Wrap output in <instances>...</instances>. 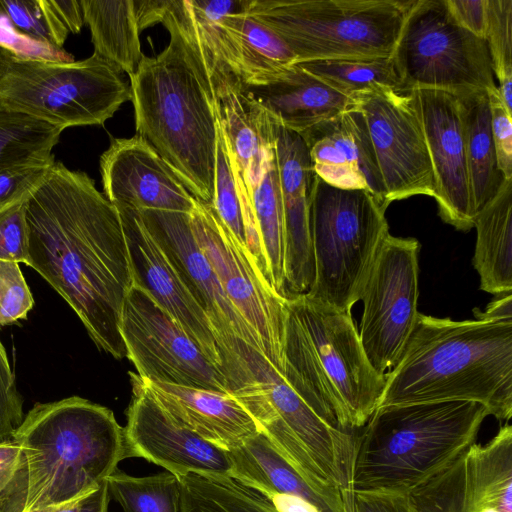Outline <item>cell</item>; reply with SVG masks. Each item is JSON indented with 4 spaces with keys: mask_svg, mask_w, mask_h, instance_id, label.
I'll use <instances>...</instances> for the list:
<instances>
[{
    "mask_svg": "<svg viewBox=\"0 0 512 512\" xmlns=\"http://www.w3.org/2000/svg\"><path fill=\"white\" fill-rule=\"evenodd\" d=\"M408 94L426 139L439 215L456 229L469 231L474 214L458 97L433 89H413Z\"/></svg>",
    "mask_w": 512,
    "mask_h": 512,
    "instance_id": "18",
    "label": "cell"
},
{
    "mask_svg": "<svg viewBox=\"0 0 512 512\" xmlns=\"http://www.w3.org/2000/svg\"><path fill=\"white\" fill-rule=\"evenodd\" d=\"M390 58L406 93L462 96L497 87L486 40L458 26L443 0H412Z\"/></svg>",
    "mask_w": 512,
    "mask_h": 512,
    "instance_id": "11",
    "label": "cell"
},
{
    "mask_svg": "<svg viewBox=\"0 0 512 512\" xmlns=\"http://www.w3.org/2000/svg\"><path fill=\"white\" fill-rule=\"evenodd\" d=\"M275 161L285 230V296L306 294L314 280L309 201L315 173L303 138L276 123Z\"/></svg>",
    "mask_w": 512,
    "mask_h": 512,
    "instance_id": "22",
    "label": "cell"
},
{
    "mask_svg": "<svg viewBox=\"0 0 512 512\" xmlns=\"http://www.w3.org/2000/svg\"><path fill=\"white\" fill-rule=\"evenodd\" d=\"M476 320H512V295H500V298L492 301L485 311L474 309Z\"/></svg>",
    "mask_w": 512,
    "mask_h": 512,
    "instance_id": "52",
    "label": "cell"
},
{
    "mask_svg": "<svg viewBox=\"0 0 512 512\" xmlns=\"http://www.w3.org/2000/svg\"><path fill=\"white\" fill-rule=\"evenodd\" d=\"M27 199L0 211V261L28 262Z\"/></svg>",
    "mask_w": 512,
    "mask_h": 512,
    "instance_id": "42",
    "label": "cell"
},
{
    "mask_svg": "<svg viewBox=\"0 0 512 512\" xmlns=\"http://www.w3.org/2000/svg\"><path fill=\"white\" fill-rule=\"evenodd\" d=\"M24 417L23 399L0 341V443L12 440Z\"/></svg>",
    "mask_w": 512,
    "mask_h": 512,
    "instance_id": "43",
    "label": "cell"
},
{
    "mask_svg": "<svg viewBox=\"0 0 512 512\" xmlns=\"http://www.w3.org/2000/svg\"><path fill=\"white\" fill-rule=\"evenodd\" d=\"M487 96L498 168L505 180H512V113L506 109L498 87L487 91Z\"/></svg>",
    "mask_w": 512,
    "mask_h": 512,
    "instance_id": "44",
    "label": "cell"
},
{
    "mask_svg": "<svg viewBox=\"0 0 512 512\" xmlns=\"http://www.w3.org/2000/svg\"><path fill=\"white\" fill-rule=\"evenodd\" d=\"M179 512H278L259 490L228 475L177 476Z\"/></svg>",
    "mask_w": 512,
    "mask_h": 512,
    "instance_id": "33",
    "label": "cell"
},
{
    "mask_svg": "<svg viewBox=\"0 0 512 512\" xmlns=\"http://www.w3.org/2000/svg\"><path fill=\"white\" fill-rule=\"evenodd\" d=\"M120 332L126 357L140 377L229 392L220 369L151 294L134 281L123 303Z\"/></svg>",
    "mask_w": 512,
    "mask_h": 512,
    "instance_id": "14",
    "label": "cell"
},
{
    "mask_svg": "<svg viewBox=\"0 0 512 512\" xmlns=\"http://www.w3.org/2000/svg\"><path fill=\"white\" fill-rule=\"evenodd\" d=\"M26 220L27 265L69 304L99 349L126 357L120 320L134 278L118 209L85 172L55 161L27 199Z\"/></svg>",
    "mask_w": 512,
    "mask_h": 512,
    "instance_id": "1",
    "label": "cell"
},
{
    "mask_svg": "<svg viewBox=\"0 0 512 512\" xmlns=\"http://www.w3.org/2000/svg\"><path fill=\"white\" fill-rule=\"evenodd\" d=\"M140 379L175 423L225 450L260 432L255 420L229 392Z\"/></svg>",
    "mask_w": 512,
    "mask_h": 512,
    "instance_id": "26",
    "label": "cell"
},
{
    "mask_svg": "<svg viewBox=\"0 0 512 512\" xmlns=\"http://www.w3.org/2000/svg\"><path fill=\"white\" fill-rule=\"evenodd\" d=\"M244 87L276 123L300 136L355 106L296 63L266 85Z\"/></svg>",
    "mask_w": 512,
    "mask_h": 512,
    "instance_id": "28",
    "label": "cell"
},
{
    "mask_svg": "<svg viewBox=\"0 0 512 512\" xmlns=\"http://www.w3.org/2000/svg\"><path fill=\"white\" fill-rule=\"evenodd\" d=\"M139 213L206 312L213 331L231 332L260 351L256 335L231 305L209 260L196 242L189 214L160 210Z\"/></svg>",
    "mask_w": 512,
    "mask_h": 512,
    "instance_id": "24",
    "label": "cell"
},
{
    "mask_svg": "<svg viewBox=\"0 0 512 512\" xmlns=\"http://www.w3.org/2000/svg\"><path fill=\"white\" fill-rule=\"evenodd\" d=\"M211 206L239 245L248 249L245 239L243 204L230 150L218 121L214 193Z\"/></svg>",
    "mask_w": 512,
    "mask_h": 512,
    "instance_id": "37",
    "label": "cell"
},
{
    "mask_svg": "<svg viewBox=\"0 0 512 512\" xmlns=\"http://www.w3.org/2000/svg\"><path fill=\"white\" fill-rule=\"evenodd\" d=\"M117 209L129 248L134 282L151 294L218 367L220 359L210 320L175 263L139 212Z\"/></svg>",
    "mask_w": 512,
    "mask_h": 512,
    "instance_id": "20",
    "label": "cell"
},
{
    "mask_svg": "<svg viewBox=\"0 0 512 512\" xmlns=\"http://www.w3.org/2000/svg\"><path fill=\"white\" fill-rule=\"evenodd\" d=\"M110 496L107 488V479L101 485L84 497L82 512H108Z\"/></svg>",
    "mask_w": 512,
    "mask_h": 512,
    "instance_id": "53",
    "label": "cell"
},
{
    "mask_svg": "<svg viewBox=\"0 0 512 512\" xmlns=\"http://www.w3.org/2000/svg\"><path fill=\"white\" fill-rule=\"evenodd\" d=\"M247 0H185L190 15L199 21L213 22L227 15L245 11Z\"/></svg>",
    "mask_w": 512,
    "mask_h": 512,
    "instance_id": "48",
    "label": "cell"
},
{
    "mask_svg": "<svg viewBox=\"0 0 512 512\" xmlns=\"http://www.w3.org/2000/svg\"><path fill=\"white\" fill-rule=\"evenodd\" d=\"M474 218L495 197L504 177L498 168L486 91L457 96Z\"/></svg>",
    "mask_w": 512,
    "mask_h": 512,
    "instance_id": "30",
    "label": "cell"
},
{
    "mask_svg": "<svg viewBox=\"0 0 512 512\" xmlns=\"http://www.w3.org/2000/svg\"><path fill=\"white\" fill-rule=\"evenodd\" d=\"M296 64L352 99L358 94L381 89L406 94L390 57L368 60H320Z\"/></svg>",
    "mask_w": 512,
    "mask_h": 512,
    "instance_id": "34",
    "label": "cell"
},
{
    "mask_svg": "<svg viewBox=\"0 0 512 512\" xmlns=\"http://www.w3.org/2000/svg\"><path fill=\"white\" fill-rule=\"evenodd\" d=\"M414 512H512V427L473 443L408 494Z\"/></svg>",
    "mask_w": 512,
    "mask_h": 512,
    "instance_id": "15",
    "label": "cell"
},
{
    "mask_svg": "<svg viewBox=\"0 0 512 512\" xmlns=\"http://www.w3.org/2000/svg\"><path fill=\"white\" fill-rule=\"evenodd\" d=\"M489 415L474 401L377 407L356 438L353 493L408 494L475 443Z\"/></svg>",
    "mask_w": 512,
    "mask_h": 512,
    "instance_id": "7",
    "label": "cell"
},
{
    "mask_svg": "<svg viewBox=\"0 0 512 512\" xmlns=\"http://www.w3.org/2000/svg\"><path fill=\"white\" fill-rule=\"evenodd\" d=\"M0 9L22 33L44 44L63 47L69 32L55 14L50 0H0Z\"/></svg>",
    "mask_w": 512,
    "mask_h": 512,
    "instance_id": "38",
    "label": "cell"
},
{
    "mask_svg": "<svg viewBox=\"0 0 512 512\" xmlns=\"http://www.w3.org/2000/svg\"><path fill=\"white\" fill-rule=\"evenodd\" d=\"M132 399L124 427L130 457L143 458L176 476L187 473L228 475V451L175 423L145 388L137 373L129 372Z\"/></svg>",
    "mask_w": 512,
    "mask_h": 512,
    "instance_id": "17",
    "label": "cell"
},
{
    "mask_svg": "<svg viewBox=\"0 0 512 512\" xmlns=\"http://www.w3.org/2000/svg\"><path fill=\"white\" fill-rule=\"evenodd\" d=\"M185 9L204 53L245 86L266 85L296 63L279 36L244 12L206 22L194 19Z\"/></svg>",
    "mask_w": 512,
    "mask_h": 512,
    "instance_id": "21",
    "label": "cell"
},
{
    "mask_svg": "<svg viewBox=\"0 0 512 512\" xmlns=\"http://www.w3.org/2000/svg\"><path fill=\"white\" fill-rule=\"evenodd\" d=\"M169 0H133L135 17L140 32L160 23Z\"/></svg>",
    "mask_w": 512,
    "mask_h": 512,
    "instance_id": "51",
    "label": "cell"
},
{
    "mask_svg": "<svg viewBox=\"0 0 512 512\" xmlns=\"http://www.w3.org/2000/svg\"><path fill=\"white\" fill-rule=\"evenodd\" d=\"M51 6L58 19L69 33L77 34L84 25V16L80 1L50 0Z\"/></svg>",
    "mask_w": 512,
    "mask_h": 512,
    "instance_id": "50",
    "label": "cell"
},
{
    "mask_svg": "<svg viewBox=\"0 0 512 512\" xmlns=\"http://www.w3.org/2000/svg\"><path fill=\"white\" fill-rule=\"evenodd\" d=\"M227 451L231 461L230 476L268 498L287 495L306 501L320 512H353V497L338 489L321 488L307 481L261 431Z\"/></svg>",
    "mask_w": 512,
    "mask_h": 512,
    "instance_id": "27",
    "label": "cell"
},
{
    "mask_svg": "<svg viewBox=\"0 0 512 512\" xmlns=\"http://www.w3.org/2000/svg\"><path fill=\"white\" fill-rule=\"evenodd\" d=\"M4 48L0 47V52L3 50Z\"/></svg>",
    "mask_w": 512,
    "mask_h": 512,
    "instance_id": "55",
    "label": "cell"
},
{
    "mask_svg": "<svg viewBox=\"0 0 512 512\" xmlns=\"http://www.w3.org/2000/svg\"><path fill=\"white\" fill-rule=\"evenodd\" d=\"M20 446L16 441L0 443V493L12 482L19 466Z\"/></svg>",
    "mask_w": 512,
    "mask_h": 512,
    "instance_id": "49",
    "label": "cell"
},
{
    "mask_svg": "<svg viewBox=\"0 0 512 512\" xmlns=\"http://www.w3.org/2000/svg\"><path fill=\"white\" fill-rule=\"evenodd\" d=\"M412 0H247L296 63L391 56Z\"/></svg>",
    "mask_w": 512,
    "mask_h": 512,
    "instance_id": "8",
    "label": "cell"
},
{
    "mask_svg": "<svg viewBox=\"0 0 512 512\" xmlns=\"http://www.w3.org/2000/svg\"><path fill=\"white\" fill-rule=\"evenodd\" d=\"M0 47L20 58L48 61H74L73 55L62 48H56L39 42L16 29L1 9Z\"/></svg>",
    "mask_w": 512,
    "mask_h": 512,
    "instance_id": "45",
    "label": "cell"
},
{
    "mask_svg": "<svg viewBox=\"0 0 512 512\" xmlns=\"http://www.w3.org/2000/svg\"><path fill=\"white\" fill-rule=\"evenodd\" d=\"M313 170L324 182L341 189H364L387 209L386 189L367 125L354 106L301 135Z\"/></svg>",
    "mask_w": 512,
    "mask_h": 512,
    "instance_id": "23",
    "label": "cell"
},
{
    "mask_svg": "<svg viewBox=\"0 0 512 512\" xmlns=\"http://www.w3.org/2000/svg\"><path fill=\"white\" fill-rule=\"evenodd\" d=\"M189 216L195 240L226 297L256 335L260 352L283 373L286 297L271 288L248 249L239 245L210 203L197 200Z\"/></svg>",
    "mask_w": 512,
    "mask_h": 512,
    "instance_id": "13",
    "label": "cell"
},
{
    "mask_svg": "<svg viewBox=\"0 0 512 512\" xmlns=\"http://www.w3.org/2000/svg\"><path fill=\"white\" fill-rule=\"evenodd\" d=\"M477 238L473 266L481 290L512 292V180H504L495 197L475 216Z\"/></svg>",
    "mask_w": 512,
    "mask_h": 512,
    "instance_id": "29",
    "label": "cell"
},
{
    "mask_svg": "<svg viewBox=\"0 0 512 512\" xmlns=\"http://www.w3.org/2000/svg\"><path fill=\"white\" fill-rule=\"evenodd\" d=\"M218 124L247 188L255 186L274 154L276 122L244 85L202 50Z\"/></svg>",
    "mask_w": 512,
    "mask_h": 512,
    "instance_id": "25",
    "label": "cell"
},
{
    "mask_svg": "<svg viewBox=\"0 0 512 512\" xmlns=\"http://www.w3.org/2000/svg\"><path fill=\"white\" fill-rule=\"evenodd\" d=\"M169 44L144 56L129 77L136 134L203 203L212 202L217 117L212 85L183 1L169 0L161 22Z\"/></svg>",
    "mask_w": 512,
    "mask_h": 512,
    "instance_id": "2",
    "label": "cell"
},
{
    "mask_svg": "<svg viewBox=\"0 0 512 512\" xmlns=\"http://www.w3.org/2000/svg\"><path fill=\"white\" fill-rule=\"evenodd\" d=\"M474 401L500 421L512 416V320L437 318L419 313L379 406Z\"/></svg>",
    "mask_w": 512,
    "mask_h": 512,
    "instance_id": "4",
    "label": "cell"
},
{
    "mask_svg": "<svg viewBox=\"0 0 512 512\" xmlns=\"http://www.w3.org/2000/svg\"><path fill=\"white\" fill-rule=\"evenodd\" d=\"M453 21L476 37L485 39L488 0H443Z\"/></svg>",
    "mask_w": 512,
    "mask_h": 512,
    "instance_id": "46",
    "label": "cell"
},
{
    "mask_svg": "<svg viewBox=\"0 0 512 512\" xmlns=\"http://www.w3.org/2000/svg\"><path fill=\"white\" fill-rule=\"evenodd\" d=\"M419 250L417 239L387 234L361 294L360 342L383 376L399 360L417 321Z\"/></svg>",
    "mask_w": 512,
    "mask_h": 512,
    "instance_id": "12",
    "label": "cell"
},
{
    "mask_svg": "<svg viewBox=\"0 0 512 512\" xmlns=\"http://www.w3.org/2000/svg\"><path fill=\"white\" fill-rule=\"evenodd\" d=\"M55 161L53 154H49L1 172L0 211L28 199L46 178Z\"/></svg>",
    "mask_w": 512,
    "mask_h": 512,
    "instance_id": "40",
    "label": "cell"
},
{
    "mask_svg": "<svg viewBox=\"0 0 512 512\" xmlns=\"http://www.w3.org/2000/svg\"><path fill=\"white\" fill-rule=\"evenodd\" d=\"M33 306V295L19 263L0 261V326L26 319Z\"/></svg>",
    "mask_w": 512,
    "mask_h": 512,
    "instance_id": "41",
    "label": "cell"
},
{
    "mask_svg": "<svg viewBox=\"0 0 512 512\" xmlns=\"http://www.w3.org/2000/svg\"><path fill=\"white\" fill-rule=\"evenodd\" d=\"M130 99L121 69L95 53L48 61L0 52V106L62 129L102 125Z\"/></svg>",
    "mask_w": 512,
    "mask_h": 512,
    "instance_id": "10",
    "label": "cell"
},
{
    "mask_svg": "<svg viewBox=\"0 0 512 512\" xmlns=\"http://www.w3.org/2000/svg\"><path fill=\"white\" fill-rule=\"evenodd\" d=\"M12 439L19 466L0 512H55L77 503L130 457L113 411L78 396L36 403Z\"/></svg>",
    "mask_w": 512,
    "mask_h": 512,
    "instance_id": "3",
    "label": "cell"
},
{
    "mask_svg": "<svg viewBox=\"0 0 512 512\" xmlns=\"http://www.w3.org/2000/svg\"><path fill=\"white\" fill-rule=\"evenodd\" d=\"M6 499V496L4 494V491L2 493H0V510H1V507H2V502Z\"/></svg>",
    "mask_w": 512,
    "mask_h": 512,
    "instance_id": "54",
    "label": "cell"
},
{
    "mask_svg": "<svg viewBox=\"0 0 512 512\" xmlns=\"http://www.w3.org/2000/svg\"><path fill=\"white\" fill-rule=\"evenodd\" d=\"M227 390L307 481L352 495L356 437L322 419L254 346L214 331Z\"/></svg>",
    "mask_w": 512,
    "mask_h": 512,
    "instance_id": "5",
    "label": "cell"
},
{
    "mask_svg": "<svg viewBox=\"0 0 512 512\" xmlns=\"http://www.w3.org/2000/svg\"><path fill=\"white\" fill-rule=\"evenodd\" d=\"M245 189L265 261L266 280L275 292L286 297L284 213L275 153L259 182Z\"/></svg>",
    "mask_w": 512,
    "mask_h": 512,
    "instance_id": "32",
    "label": "cell"
},
{
    "mask_svg": "<svg viewBox=\"0 0 512 512\" xmlns=\"http://www.w3.org/2000/svg\"><path fill=\"white\" fill-rule=\"evenodd\" d=\"M94 53L132 76L145 56L133 0H80Z\"/></svg>",
    "mask_w": 512,
    "mask_h": 512,
    "instance_id": "31",
    "label": "cell"
},
{
    "mask_svg": "<svg viewBox=\"0 0 512 512\" xmlns=\"http://www.w3.org/2000/svg\"><path fill=\"white\" fill-rule=\"evenodd\" d=\"M353 99L367 125L387 204L415 195L434 198L429 151L409 94L381 89Z\"/></svg>",
    "mask_w": 512,
    "mask_h": 512,
    "instance_id": "16",
    "label": "cell"
},
{
    "mask_svg": "<svg viewBox=\"0 0 512 512\" xmlns=\"http://www.w3.org/2000/svg\"><path fill=\"white\" fill-rule=\"evenodd\" d=\"M353 512H414L407 494L353 493Z\"/></svg>",
    "mask_w": 512,
    "mask_h": 512,
    "instance_id": "47",
    "label": "cell"
},
{
    "mask_svg": "<svg viewBox=\"0 0 512 512\" xmlns=\"http://www.w3.org/2000/svg\"><path fill=\"white\" fill-rule=\"evenodd\" d=\"M105 197L117 208L190 214L197 199L141 136L114 138L101 155Z\"/></svg>",
    "mask_w": 512,
    "mask_h": 512,
    "instance_id": "19",
    "label": "cell"
},
{
    "mask_svg": "<svg viewBox=\"0 0 512 512\" xmlns=\"http://www.w3.org/2000/svg\"><path fill=\"white\" fill-rule=\"evenodd\" d=\"M107 488L124 512H179L178 479L170 472L136 477L116 469Z\"/></svg>",
    "mask_w": 512,
    "mask_h": 512,
    "instance_id": "36",
    "label": "cell"
},
{
    "mask_svg": "<svg viewBox=\"0 0 512 512\" xmlns=\"http://www.w3.org/2000/svg\"><path fill=\"white\" fill-rule=\"evenodd\" d=\"M282 374L322 419L351 432L367 423L385 387L352 315L307 293L286 297Z\"/></svg>",
    "mask_w": 512,
    "mask_h": 512,
    "instance_id": "6",
    "label": "cell"
},
{
    "mask_svg": "<svg viewBox=\"0 0 512 512\" xmlns=\"http://www.w3.org/2000/svg\"><path fill=\"white\" fill-rule=\"evenodd\" d=\"M485 40L498 88H512V0H488Z\"/></svg>",
    "mask_w": 512,
    "mask_h": 512,
    "instance_id": "39",
    "label": "cell"
},
{
    "mask_svg": "<svg viewBox=\"0 0 512 512\" xmlns=\"http://www.w3.org/2000/svg\"><path fill=\"white\" fill-rule=\"evenodd\" d=\"M64 129L0 106V173L52 154Z\"/></svg>",
    "mask_w": 512,
    "mask_h": 512,
    "instance_id": "35",
    "label": "cell"
},
{
    "mask_svg": "<svg viewBox=\"0 0 512 512\" xmlns=\"http://www.w3.org/2000/svg\"><path fill=\"white\" fill-rule=\"evenodd\" d=\"M385 211L364 189H341L317 175L309 201L314 262L311 297L351 314L389 234Z\"/></svg>",
    "mask_w": 512,
    "mask_h": 512,
    "instance_id": "9",
    "label": "cell"
}]
</instances>
